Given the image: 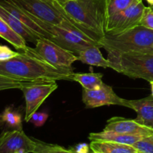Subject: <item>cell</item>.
Here are the masks:
<instances>
[{"label": "cell", "mask_w": 153, "mask_h": 153, "mask_svg": "<svg viewBox=\"0 0 153 153\" xmlns=\"http://www.w3.org/2000/svg\"><path fill=\"white\" fill-rule=\"evenodd\" d=\"M48 115L47 113L46 112H40V114H39V117L37 119V121L36 122V123L34 124L36 127H41L44 125V123H46V121L48 119Z\"/></svg>", "instance_id": "obj_29"}, {"label": "cell", "mask_w": 153, "mask_h": 153, "mask_svg": "<svg viewBox=\"0 0 153 153\" xmlns=\"http://www.w3.org/2000/svg\"><path fill=\"white\" fill-rule=\"evenodd\" d=\"M137 153H143V152H138Z\"/></svg>", "instance_id": "obj_35"}, {"label": "cell", "mask_w": 153, "mask_h": 153, "mask_svg": "<svg viewBox=\"0 0 153 153\" xmlns=\"http://www.w3.org/2000/svg\"><path fill=\"white\" fill-rule=\"evenodd\" d=\"M55 80H38L21 88L25 100V120L29 122L31 116L43 102L58 88Z\"/></svg>", "instance_id": "obj_9"}, {"label": "cell", "mask_w": 153, "mask_h": 153, "mask_svg": "<svg viewBox=\"0 0 153 153\" xmlns=\"http://www.w3.org/2000/svg\"><path fill=\"white\" fill-rule=\"evenodd\" d=\"M100 47L108 53L153 52V30L138 25L120 34H106Z\"/></svg>", "instance_id": "obj_3"}, {"label": "cell", "mask_w": 153, "mask_h": 153, "mask_svg": "<svg viewBox=\"0 0 153 153\" xmlns=\"http://www.w3.org/2000/svg\"><path fill=\"white\" fill-rule=\"evenodd\" d=\"M90 147L93 152L99 153H137L131 145L123 144L111 141H91Z\"/></svg>", "instance_id": "obj_18"}, {"label": "cell", "mask_w": 153, "mask_h": 153, "mask_svg": "<svg viewBox=\"0 0 153 153\" xmlns=\"http://www.w3.org/2000/svg\"><path fill=\"white\" fill-rule=\"evenodd\" d=\"M93 153H99V152H93Z\"/></svg>", "instance_id": "obj_34"}, {"label": "cell", "mask_w": 153, "mask_h": 153, "mask_svg": "<svg viewBox=\"0 0 153 153\" xmlns=\"http://www.w3.org/2000/svg\"><path fill=\"white\" fill-rule=\"evenodd\" d=\"M145 7L143 0H135L128 7L108 18L105 34H120L140 25Z\"/></svg>", "instance_id": "obj_7"}, {"label": "cell", "mask_w": 153, "mask_h": 153, "mask_svg": "<svg viewBox=\"0 0 153 153\" xmlns=\"http://www.w3.org/2000/svg\"><path fill=\"white\" fill-rule=\"evenodd\" d=\"M31 16L44 22L64 28H76L59 10L45 0H11ZM78 29V28H77Z\"/></svg>", "instance_id": "obj_6"}, {"label": "cell", "mask_w": 153, "mask_h": 153, "mask_svg": "<svg viewBox=\"0 0 153 153\" xmlns=\"http://www.w3.org/2000/svg\"><path fill=\"white\" fill-rule=\"evenodd\" d=\"M0 37L10 43L15 49L23 51L26 46V41L9 27L5 21L0 16Z\"/></svg>", "instance_id": "obj_20"}, {"label": "cell", "mask_w": 153, "mask_h": 153, "mask_svg": "<svg viewBox=\"0 0 153 153\" xmlns=\"http://www.w3.org/2000/svg\"><path fill=\"white\" fill-rule=\"evenodd\" d=\"M39 114H40V112H37V111L35 112V113H34V114L31 116L29 122L31 123H33L34 125V124L36 123V122L37 121V119H38V117H39Z\"/></svg>", "instance_id": "obj_30"}, {"label": "cell", "mask_w": 153, "mask_h": 153, "mask_svg": "<svg viewBox=\"0 0 153 153\" xmlns=\"http://www.w3.org/2000/svg\"><path fill=\"white\" fill-rule=\"evenodd\" d=\"M135 0H106L107 4V19L112 15L124 10Z\"/></svg>", "instance_id": "obj_24"}, {"label": "cell", "mask_w": 153, "mask_h": 153, "mask_svg": "<svg viewBox=\"0 0 153 153\" xmlns=\"http://www.w3.org/2000/svg\"><path fill=\"white\" fill-rule=\"evenodd\" d=\"M34 50L44 61L59 69L73 70V64L79 61L74 53L46 38L37 40Z\"/></svg>", "instance_id": "obj_8"}, {"label": "cell", "mask_w": 153, "mask_h": 153, "mask_svg": "<svg viewBox=\"0 0 153 153\" xmlns=\"http://www.w3.org/2000/svg\"><path fill=\"white\" fill-rule=\"evenodd\" d=\"M150 7H151V8H152L153 10V5H150Z\"/></svg>", "instance_id": "obj_33"}, {"label": "cell", "mask_w": 153, "mask_h": 153, "mask_svg": "<svg viewBox=\"0 0 153 153\" xmlns=\"http://www.w3.org/2000/svg\"><path fill=\"white\" fill-rule=\"evenodd\" d=\"M82 101L87 108H95L105 105H120L128 108V100L117 95L113 88L106 84L98 90H86L82 91Z\"/></svg>", "instance_id": "obj_10"}, {"label": "cell", "mask_w": 153, "mask_h": 153, "mask_svg": "<svg viewBox=\"0 0 153 153\" xmlns=\"http://www.w3.org/2000/svg\"><path fill=\"white\" fill-rule=\"evenodd\" d=\"M28 14L42 28L51 34L52 36L51 41L70 51L73 53L78 54L83 49L93 46H100V43L98 42L91 39L77 28H64V27L54 25L39 20L28 13Z\"/></svg>", "instance_id": "obj_5"}, {"label": "cell", "mask_w": 153, "mask_h": 153, "mask_svg": "<svg viewBox=\"0 0 153 153\" xmlns=\"http://www.w3.org/2000/svg\"><path fill=\"white\" fill-rule=\"evenodd\" d=\"M36 146L33 153H74L70 149H67L61 146L49 144L35 140Z\"/></svg>", "instance_id": "obj_23"}, {"label": "cell", "mask_w": 153, "mask_h": 153, "mask_svg": "<svg viewBox=\"0 0 153 153\" xmlns=\"http://www.w3.org/2000/svg\"><path fill=\"white\" fill-rule=\"evenodd\" d=\"M111 69L132 79L153 81V52L108 53Z\"/></svg>", "instance_id": "obj_4"}, {"label": "cell", "mask_w": 153, "mask_h": 153, "mask_svg": "<svg viewBox=\"0 0 153 153\" xmlns=\"http://www.w3.org/2000/svg\"><path fill=\"white\" fill-rule=\"evenodd\" d=\"M140 25L153 30V10L151 7H146L140 19Z\"/></svg>", "instance_id": "obj_26"}, {"label": "cell", "mask_w": 153, "mask_h": 153, "mask_svg": "<svg viewBox=\"0 0 153 153\" xmlns=\"http://www.w3.org/2000/svg\"><path fill=\"white\" fill-rule=\"evenodd\" d=\"M72 81L78 82L86 90H98L103 85L102 74L99 73H73Z\"/></svg>", "instance_id": "obj_19"}, {"label": "cell", "mask_w": 153, "mask_h": 153, "mask_svg": "<svg viewBox=\"0 0 153 153\" xmlns=\"http://www.w3.org/2000/svg\"><path fill=\"white\" fill-rule=\"evenodd\" d=\"M100 48L98 46H93L82 50L77 54L79 61L91 66L111 68V63L103 57Z\"/></svg>", "instance_id": "obj_17"}, {"label": "cell", "mask_w": 153, "mask_h": 153, "mask_svg": "<svg viewBox=\"0 0 153 153\" xmlns=\"http://www.w3.org/2000/svg\"><path fill=\"white\" fill-rule=\"evenodd\" d=\"M90 149H91L90 145L83 143L76 145L75 147L72 148L71 150L74 153H89Z\"/></svg>", "instance_id": "obj_28"}, {"label": "cell", "mask_w": 153, "mask_h": 153, "mask_svg": "<svg viewBox=\"0 0 153 153\" xmlns=\"http://www.w3.org/2000/svg\"><path fill=\"white\" fill-rule=\"evenodd\" d=\"M150 83V87H151V95L153 97V81L149 82Z\"/></svg>", "instance_id": "obj_31"}, {"label": "cell", "mask_w": 153, "mask_h": 153, "mask_svg": "<svg viewBox=\"0 0 153 153\" xmlns=\"http://www.w3.org/2000/svg\"><path fill=\"white\" fill-rule=\"evenodd\" d=\"M103 131H114L121 134H136L144 137L153 134V128L141 125L134 120L126 119L121 117H113L109 119Z\"/></svg>", "instance_id": "obj_12"}, {"label": "cell", "mask_w": 153, "mask_h": 153, "mask_svg": "<svg viewBox=\"0 0 153 153\" xmlns=\"http://www.w3.org/2000/svg\"><path fill=\"white\" fill-rule=\"evenodd\" d=\"M73 70L59 69L39 56L34 48L27 46L17 56L0 61V76L20 80L72 81Z\"/></svg>", "instance_id": "obj_2"}, {"label": "cell", "mask_w": 153, "mask_h": 153, "mask_svg": "<svg viewBox=\"0 0 153 153\" xmlns=\"http://www.w3.org/2000/svg\"><path fill=\"white\" fill-rule=\"evenodd\" d=\"M0 4L4 7V9L7 10L9 13L17 18L20 22H22L24 25H26L28 28H29L33 32L35 33L38 36H40L41 38H46L49 40H52V36L49 33L45 31L43 28H42L28 14L25 10L21 8L20 7L15 4L11 0H1Z\"/></svg>", "instance_id": "obj_13"}, {"label": "cell", "mask_w": 153, "mask_h": 153, "mask_svg": "<svg viewBox=\"0 0 153 153\" xmlns=\"http://www.w3.org/2000/svg\"><path fill=\"white\" fill-rule=\"evenodd\" d=\"M59 10L74 26L95 41L105 35L106 0H45Z\"/></svg>", "instance_id": "obj_1"}, {"label": "cell", "mask_w": 153, "mask_h": 153, "mask_svg": "<svg viewBox=\"0 0 153 153\" xmlns=\"http://www.w3.org/2000/svg\"><path fill=\"white\" fill-rule=\"evenodd\" d=\"M128 108L137 113L134 120L141 125L153 128V97L135 100H128Z\"/></svg>", "instance_id": "obj_14"}, {"label": "cell", "mask_w": 153, "mask_h": 153, "mask_svg": "<svg viewBox=\"0 0 153 153\" xmlns=\"http://www.w3.org/2000/svg\"><path fill=\"white\" fill-rule=\"evenodd\" d=\"M88 137L91 141H111L132 146L137 141L146 137L136 134H121L114 131H102L101 132L91 133Z\"/></svg>", "instance_id": "obj_16"}, {"label": "cell", "mask_w": 153, "mask_h": 153, "mask_svg": "<svg viewBox=\"0 0 153 153\" xmlns=\"http://www.w3.org/2000/svg\"><path fill=\"white\" fill-rule=\"evenodd\" d=\"M149 4H150V5H153V0H146Z\"/></svg>", "instance_id": "obj_32"}, {"label": "cell", "mask_w": 153, "mask_h": 153, "mask_svg": "<svg viewBox=\"0 0 153 153\" xmlns=\"http://www.w3.org/2000/svg\"><path fill=\"white\" fill-rule=\"evenodd\" d=\"M0 124H4L13 129H22V116L11 107H7L0 114Z\"/></svg>", "instance_id": "obj_21"}, {"label": "cell", "mask_w": 153, "mask_h": 153, "mask_svg": "<svg viewBox=\"0 0 153 153\" xmlns=\"http://www.w3.org/2000/svg\"><path fill=\"white\" fill-rule=\"evenodd\" d=\"M138 152L153 153V134L144 137L132 145Z\"/></svg>", "instance_id": "obj_25"}, {"label": "cell", "mask_w": 153, "mask_h": 153, "mask_svg": "<svg viewBox=\"0 0 153 153\" xmlns=\"http://www.w3.org/2000/svg\"><path fill=\"white\" fill-rule=\"evenodd\" d=\"M35 146V140L22 129L4 131L0 134V153H33Z\"/></svg>", "instance_id": "obj_11"}, {"label": "cell", "mask_w": 153, "mask_h": 153, "mask_svg": "<svg viewBox=\"0 0 153 153\" xmlns=\"http://www.w3.org/2000/svg\"><path fill=\"white\" fill-rule=\"evenodd\" d=\"M38 80L28 81L13 79L7 76H0V91L9 89H21L26 85H30Z\"/></svg>", "instance_id": "obj_22"}, {"label": "cell", "mask_w": 153, "mask_h": 153, "mask_svg": "<svg viewBox=\"0 0 153 153\" xmlns=\"http://www.w3.org/2000/svg\"><path fill=\"white\" fill-rule=\"evenodd\" d=\"M19 52H14L6 46L0 45V61H6L17 56Z\"/></svg>", "instance_id": "obj_27"}, {"label": "cell", "mask_w": 153, "mask_h": 153, "mask_svg": "<svg viewBox=\"0 0 153 153\" xmlns=\"http://www.w3.org/2000/svg\"><path fill=\"white\" fill-rule=\"evenodd\" d=\"M0 16L5 21L6 23L13 31L21 36L26 42H30L35 45L37 40L42 39L40 36L33 32L29 28L20 22L17 18L9 13L1 4H0Z\"/></svg>", "instance_id": "obj_15"}]
</instances>
